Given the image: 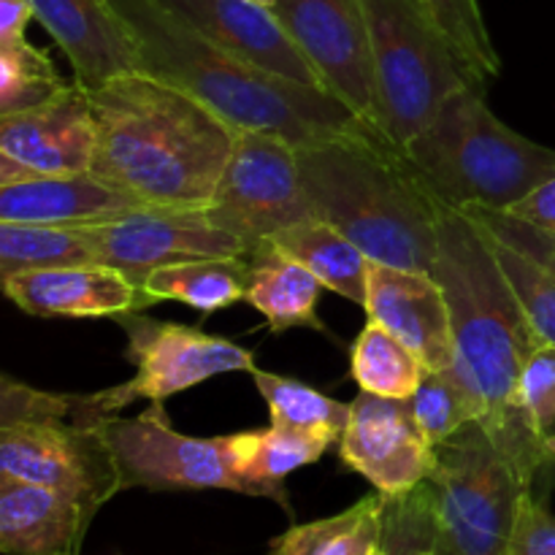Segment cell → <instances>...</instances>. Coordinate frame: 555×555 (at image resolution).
<instances>
[{"label":"cell","mask_w":555,"mask_h":555,"mask_svg":"<svg viewBox=\"0 0 555 555\" xmlns=\"http://www.w3.org/2000/svg\"><path fill=\"white\" fill-rule=\"evenodd\" d=\"M431 276L450 307L455 341L450 369L480 404V426L493 444L534 482L553 459L547 439L520 410L518 379L542 339L504 276L491 238L466 211H444Z\"/></svg>","instance_id":"obj_1"},{"label":"cell","mask_w":555,"mask_h":555,"mask_svg":"<svg viewBox=\"0 0 555 555\" xmlns=\"http://www.w3.org/2000/svg\"><path fill=\"white\" fill-rule=\"evenodd\" d=\"M112 5L133 33L141 74L193 95L236 133L280 135L298 150L356 135L385 139L325 87L285 79L228 52L157 0H112Z\"/></svg>","instance_id":"obj_2"},{"label":"cell","mask_w":555,"mask_h":555,"mask_svg":"<svg viewBox=\"0 0 555 555\" xmlns=\"http://www.w3.org/2000/svg\"><path fill=\"white\" fill-rule=\"evenodd\" d=\"M87 92L98 133L90 171L146 206H209L236 144L220 114L141 70Z\"/></svg>","instance_id":"obj_3"},{"label":"cell","mask_w":555,"mask_h":555,"mask_svg":"<svg viewBox=\"0 0 555 555\" xmlns=\"http://www.w3.org/2000/svg\"><path fill=\"white\" fill-rule=\"evenodd\" d=\"M314 217L345 233L374 263L431 274L448 206L423 184L404 150L377 135L298 150Z\"/></svg>","instance_id":"obj_4"},{"label":"cell","mask_w":555,"mask_h":555,"mask_svg":"<svg viewBox=\"0 0 555 555\" xmlns=\"http://www.w3.org/2000/svg\"><path fill=\"white\" fill-rule=\"evenodd\" d=\"M404 155L448 209L509 211L555 177V150L504 125L480 87L450 95Z\"/></svg>","instance_id":"obj_5"},{"label":"cell","mask_w":555,"mask_h":555,"mask_svg":"<svg viewBox=\"0 0 555 555\" xmlns=\"http://www.w3.org/2000/svg\"><path fill=\"white\" fill-rule=\"evenodd\" d=\"M98 393H49L0 379V475L54 488L98 509L122 491Z\"/></svg>","instance_id":"obj_6"},{"label":"cell","mask_w":555,"mask_h":555,"mask_svg":"<svg viewBox=\"0 0 555 555\" xmlns=\"http://www.w3.org/2000/svg\"><path fill=\"white\" fill-rule=\"evenodd\" d=\"M363 5L372 36L374 125L396 150H406L450 95L480 85L415 0H363Z\"/></svg>","instance_id":"obj_7"},{"label":"cell","mask_w":555,"mask_h":555,"mask_svg":"<svg viewBox=\"0 0 555 555\" xmlns=\"http://www.w3.org/2000/svg\"><path fill=\"white\" fill-rule=\"evenodd\" d=\"M434 453V469L423 482L434 555H509L520 502L534 482L480 423H469Z\"/></svg>","instance_id":"obj_8"},{"label":"cell","mask_w":555,"mask_h":555,"mask_svg":"<svg viewBox=\"0 0 555 555\" xmlns=\"http://www.w3.org/2000/svg\"><path fill=\"white\" fill-rule=\"evenodd\" d=\"M204 211L211 225L236 236L247 253L276 233L312 220L298 146L280 135L238 130L225 173Z\"/></svg>","instance_id":"obj_9"},{"label":"cell","mask_w":555,"mask_h":555,"mask_svg":"<svg viewBox=\"0 0 555 555\" xmlns=\"http://www.w3.org/2000/svg\"><path fill=\"white\" fill-rule=\"evenodd\" d=\"M106 437L122 491H233L255 496L228 461L225 437L179 434L163 401H152L139 417L114 415L106 423Z\"/></svg>","instance_id":"obj_10"},{"label":"cell","mask_w":555,"mask_h":555,"mask_svg":"<svg viewBox=\"0 0 555 555\" xmlns=\"http://www.w3.org/2000/svg\"><path fill=\"white\" fill-rule=\"evenodd\" d=\"M119 325L128 334V358L135 363V377L101 390L112 415L139 399L163 401L182 393L217 374L255 372L253 352L225 336L139 314H125Z\"/></svg>","instance_id":"obj_11"},{"label":"cell","mask_w":555,"mask_h":555,"mask_svg":"<svg viewBox=\"0 0 555 555\" xmlns=\"http://www.w3.org/2000/svg\"><path fill=\"white\" fill-rule=\"evenodd\" d=\"M81 228L95 249L98 263L122 271L139 287L152 271L166 266L247 255V247L236 236L211 225L204 209L141 206L114 220Z\"/></svg>","instance_id":"obj_12"},{"label":"cell","mask_w":555,"mask_h":555,"mask_svg":"<svg viewBox=\"0 0 555 555\" xmlns=\"http://www.w3.org/2000/svg\"><path fill=\"white\" fill-rule=\"evenodd\" d=\"M271 11L320 85L377 128L372 36L363 0H280Z\"/></svg>","instance_id":"obj_13"},{"label":"cell","mask_w":555,"mask_h":555,"mask_svg":"<svg viewBox=\"0 0 555 555\" xmlns=\"http://www.w3.org/2000/svg\"><path fill=\"white\" fill-rule=\"evenodd\" d=\"M90 92L65 85L41 106L0 117V188L33 177L90 171L95 160Z\"/></svg>","instance_id":"obj_14"},{"label":"cell","mask_w":555,"mask_h":555,"mask_svg":"<svg viewBox=\"0 0 555 555\" xmlns=\"http://www.w3.org/2000/svg\"><path fill=\"white\" fill-rule=\"evenodd\" d=\"M339 459L366 477L385 499H396L428 480L437 453L417 426L410 399H388L361 390L350 404V423L339 439Z\"/></svg>","instance_id":"obj_15"},{"label":"cell","mask_w":555,"mask_h":555,"mask_svg":"<svg viewBox=\"0 0 555 555\" xmlns=\"http://www.w3.org/2000/svg\"><path fill=\"white\" fill-rule=\"evenodd\" d=\"M369 320L388 328L404 341L428 372L450 369L455 363L453 323L442 285L423 271L393 269V266H369L366 293Z\"/></svg>","instance_id":"obj_16"},{"label":"cell","mask_w":555,"mask_h":555,"mask_svg":"<svg viewBox=\"0 0 555 555\" xmlns=\"http://www.w3.org/2000/svg\"><path fill=\"white\" fill-rule=\"evenodd\" d=\"M36 20L57 41L74 68V81L98 90L117 76L139 70L130 27L112 0H30Z\"/></svg>","instance_id":"obj_17"},{"label":"cell","mask_w":555,"mask_h":555,"mask_svg":"<svg viewBox=\"0 0 555 555\" xmlns=\"http://www.w3.org/2000/svg\"><path fill=\"white\" fill-rule=\"evenodd\" d=\"M3 293L33 318H125L150 307L135 282L103 263L22 271L3 276Z\"/></svg>","instance_id":"obj_18"},{"label":"cell","mask_w":555,"mask_h":555,"mask_svg":"<svg viewBox=\"0 0 555 555\" xmlns=\"http://www.w3.org/2000/svg\"><path fill=\"white\" fill-rule=\"evenodd\" d=\"M157 3L177 11L195 30L228 52L285 79L323 87L271 9L247 0H157Z\"/></svg>","instance_id":"obj_19"},{"label":"cell","mask_w":555,"mask_h":555,"mask_svg":"<svg viewBox=\"0 0 555 555\" xmlns=\"http://www.w3.org/2000/svg\"><path fill=\"white\" fill-rule=\"evenodd\" d=\"M141 206L146 204L95 171L33 177L0 188V222L79 228L114 220Z\"/></svg>","instance_id":"obj_20"},{"label":"cell","mask_w":555,"mask_h":555,"mask_svg":"<svg viewBox=\"0 0 555 555\" xmlns=\"http://www.w3.org/2000/svg\"><path fill=\"white\" fill-rule=\"evenodd\" d=\"M95 509L54 488L0 475V551L5 555L79 553Z\"/></svg>","instance_id":"obj_21"},{"label":"cell","mask_w":555,"mask_h":555,"mask_svg":"<svg viewBox=\"0 0 555 555\" xmlns=\"http://www.w3.org/2000/svg\"><path fill=\"white\" fill-rule=\"evenodd\" d=\"M247 291L244 301L258 309L274 334L291 328L325 331L318 318V301L323 282L282 253L276 244L263 242L247 255Z\"/></svg>","instance_id":"obj_22"},{"label":"cell","mask_w":555,"mask_h":555,"mask_svg":"<svg viewBox=\"0 0 555 555\" xmlns=\"http://www.w3.org/2000/svg\"><path fill=\"white\" fill-rule=\"evenodd\" d=\"M331 444H334L331 439L271 423L266 431L258 428V431L228 434L225 453L233 472L253 488L255 496L274 499L291 513L285 477H291L301 466L314 464Z\"/></svg>","instance_id":"obj_23"},{"label":"cell","mask_w":555,"mask_h":555,"mask_svg":"<svg viewBox=\"0 0 555 555\" xmlns=\"http://www.w3.org/2000/svg\"><path fill=\"white\" fill-rule=\"evenodd\" d=\"M271 244L307 266L323 287L339 293L347 301L366 307V293H369V255L358 244H352L345 233L331 228L328 222L312 220L298 222V225L287 228V231L276 233Z\"/></svg>","instance_id":"obj_24"},{"label":"cell","mask_w":555,"mask_h":555,"mask_svg":"<svg viewBox=\"0 0 555 555\" xmlns=\"http://www.w3.org/2000/svg\"><path fill=\"white\" fill-rule=\"evenodd\" d=\"M146 301H179L198 309L201 314L220 312L244 301L247 291V258H209L173 263L157 269L141 285Z\"/></svg>","instance_id":"obj_25"},{"label":"cell","mask_w":555,"mask_h":555,"mask_svg":"<svg viewBox=\"0 0 555 555\" xmlns=\"http://www.w3.org/2000/svg\"><path fill=\"white\" fill-rule=\"evenodd\" d=\"M385 509L388 499L377 493L339 515L291 526L271 542V555H374L385 537Z\"/></svg>","instance_id":"obj_26"},{"label":"cell","mask_w":555,"mask_h":555,"mask_svg":"<svg viewBox=\"0 0 555 555\" xmlns=\"http://www.w3.org/2000/svg\"><path fill=\"white\" fill-rule=\"evenodd\" d=\"M98 263L85 228L0 222V280L38 269Z\"/></svg>","instance_id":"obj_27"},{"label":"cell","mask_w":555,"mask_h":555,"mask_svg":"<svg viewBox=\"0 0 555 555\" xmlns=\"http://www.w3.org/2000/svg\"><path fill=\"white\" fill-rule=\"evenodd\" d=\"M350 361L352 379L361 390L388 399H412L428 372L426 363L404 341L374 320H369L358 334Z\"/></svg>","instance_id":"obj_28"},{"label":"cell","mask_w":555,"mask_h":555,"mask_svg":"<svg viewBox=\"0 0 555 555\" xmlns=\"http://www.w3.org/2000/svg\"><path fill=\"white\" fill-rule=\"evenodd\" d=\"M253 377L255 388L269 404L271 423L339 442L350 423V404H341V401L320 393L301 379L260 372V369H255Z\"/></svg>","instance_id":"obj_29"},{"label":"cell","mask_w":555,"mask_h":555,"mask_svg":"<svg viewBox=\"0 0 555 555\" xmlns=\"http://www.w3.org/2000/svg\"><path fill=\"white\" fill-rule=\"evenodd\" d=\"M415 3L448 36L477 85L488 90V85L502 74V60L488 33L480 0H415Z\"/></svg>","instance_id":"obj_30"},{"label":"cell","mask_w":555,"mask_h":555,"mask_svg":"<svg viewBox=\"0 0 555 555\" xmlns=\"http://www.w3.org/2000/svg\"><path fill=\"white\" fill-rule=\"evenodd\" d=\"M410 406L417 426L434 448L464 431L469 423L482 421L480 404L466 390V385L455 377L453 369L426 372L423 383L412 393Z\"/></svg>","instance_id":"obj_31"},{"label":"cell","mask_w":555,"mask_h":555,"mask_svg":"<svg viewBox=\"0 0 555 555\" xmlns=\"http://www.w3.org/2000/svg\"><path fill=\"white\" fill-rule=\"evenodd\" d=\"M65 87L47 52L27 38L0 43V117L41 106Z\"/></svg>","instance_id":"obj_32"},{"label":"cell","mask_w":555,"mask_h":555,"mask_svg":"<svg viewBox=\"0 0 555 555\" xmlns=\"http://www.w3.org/2000/svg\"><path fill=\"white\" fill-rule=\"evenodd\" d=\"M491 244L504 276L513 285L518 301L524 304L526 318L534 325L537 336L545 345L555 347V276L542 266H537L534 260L526 258V255L515 253L507 244L496 242V238H491Z\"/></svg>","instance_id":"obj_33"},{"label":"cell","mask_w":555,"mask_h":555,"mask_svg":"<svg viewBox=\"0 0 555 555\" xmlns=\"http://www.w3.org/2000/svg\"><path fill=\"white\" fill-rule=\"evenodd\" d=\"M482 228L491 238L507 244L515 253L526 255L529 260H534L537 266H542L545 271H551L555 276V231L553 228L537 225V222L524 220V217L513 215V211L502 209H461Z\"/></svg>","instance_id":"obj_34"},{"label":"cell","mask_w":555,"mask_h":555,"mask_svg":"<svg viewBox=\"0 0 555 555\" xmlns=\"http://www.w3.org/2000/svg\"><path fill=\"white\" fill-rule=\"evenodd\" d=\"M518 404L537 434L551 437L555 426V347L542 341L518 379Z\"/></svg>","instance_id":"obj_35"},{"label":"cell","mask_w":555,"mask_h":555,"mask_svg":"<svg viewBox=\"0 0 555 555\" xmlns=\"http://www.w3.org/2000/svg\"><path fill=\"white\" fill-rule=\"evenodd\" d=\"M509 555H555V515L529 491L520 502Z\"/></svg>","instance_id":"obj_36"},{"label":"cell","mask_w":555,"mask_h":555,"mask_svg":"<svg viewBox=\"0 0 555 555\" xmlns=\"http://www.w3.org/2000/svg\"><path fill=\"white\" fill-rule=\"evenodd\" d=\"M509 211L518 217H524V220L537 222V225L553 228L555 231V177L547 179L545 184H540V188H537L529 198H524L518 206H515V209H509Z\"/></svg>","instance_id":"obj_37"},{"label":"cell","mask_w":555,"mask_h":555,"mask_svg":"<svg viewBox=\"0 0 555 555\" xmlns=\"http://www.w3.org/2000/svg\"><path fill=\"white\" fill-rule=\"evenodd\" d=\"M30 20H36L30 0H0V43L22 41Z\"/></svg>","instance_id":"obj_38"},{"label":"cell","mask_w":555,"mask_h":555,"mask_svg":"<svg viewBox=\"0 0 555 555\" xmlns=\"http://www.w3.org/2000/svg\"><path fill=\"white\" fill-rule=\"evenodd\" d=\"M247 3H255V5H263V9H274L280 0H247Z\"/></svg>","instance_id":"obj_39"},{"label":"cell","mask_w":555,"mask_h":555,"mask_svg":"<svg viewBox=\"0 0 555 555\" xmlns=\"http://www.w3.org/2000/svg\"><path fill=\"white\" fill-rule=\"evenodd\" d=\"M547 453H551V459L555 461V434L547 437Z\"/></svg>","instance_id":"obj_40"},{"label":"cell","mask_w":555,"mask_h":555,"mask_svg":"<svg viewBox=\"0 0 555 555\" xmlns=\"http://www.w3.org/2000/svg\"><path fill=\"white\" fill-rule=\"evenodd\" d=\"M374 555H390V553H388V547H385V545H379V551L374 553Z\"/></svg>","instance_id":"obj_41"},{"label":"cell","mask_w":555,"mask_h":555,"mask_svg":"<svg viewBox=\"0 0 555 555\" xmlns=\"http://www.w3.org/2000/svg\"><path fill=\"white\" fill-rule=\"evenodd\" d=\"M421 555H434V551H431V547H428V551H423Z\"/></svg>","instance_id":"obj_42"},{"label":"cell","mask_w":555,"mask_h":555,"mask_svg":"<svg viewBox=\"0 0 555 555\" xmlns=\"http://www.w3.org/2000/svg\"><path fill=\"white\" fill-rule=\"evenodd\" d=\"M54 555H70V553H54Z\"/></svg>","instance_id":"obj_43"},{"label":"cell","mask_w":555,"mask_h":555,"mask_svg":"<svg viewBox=\"0 0 555 555\" xmlns=\"http://www.w3.org/2000/svg\"><path fill=\"white\" fill-rule=\"evenodd\" d=\"M553 434H555V426H553Z\"/></svg>","instance_id":"obj_44"}]
</instances>
